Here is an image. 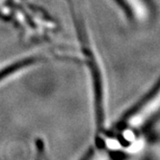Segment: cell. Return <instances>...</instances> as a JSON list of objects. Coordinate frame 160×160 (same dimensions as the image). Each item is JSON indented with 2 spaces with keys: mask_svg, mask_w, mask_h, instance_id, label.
<instances>
[{
  "mask_svg": "<svg viewBox=\"0 0 160 160\" xmlns=\"http://www.w3.org/2000/svg\"><path fill=\"white\" fill-rule=\"evenodd\" d=\"M106 146L108 147L109 150H112V151H120L122 148V144L120 143V141L117 139H112V138L106 141Z\"/></svg>",
  "mask_w": 160,
  "mask_h": 160,
  "instance_id": "obj_3",
  "label": "cell"
},
{
  "mask_svg": "<svg viewBox=\"0 0 160 160\" xmlns=\"http://www.w3.org/2000/svg\"><path fill=\"white\" fill-rule=\"evenodd\" d=\"M36 148H37V156L36 160H43L44 157V145L42 139H37L36 141Z\"/></svg>",
  "mask_w": 160,
  "mask_h": 160,
  "instance_id": "obj_2",
  "label": "cell"
},
{
  "mask_svg": "<svg viewBox=\"0 0 160 160\" xmlns=\"http://www.w3.org/2000/svg\"><path fill=\"white\" fill-rule=\"evenodd\" d=\"M160 110V89L156 94L143 104L128 119V124L130 128H138L151 120Z\"/></svg>",
  "mask_w": 160,
  "mask_h": 160,
  "instance_id": "obj_1",
  "label": "cell"
},
{
  "mask_svg": "<svg viewBox=\"0 0 160 160\" xmlns=\"http://www.w3.org/2000/svg\"><path fill=\"white\" fill-rule=\"evenodd\" d=\"M123 137H124V139H127L128 142H133L135 140V136H134V132L132 131V129H128L127 131H124L123 132Z\"/></svg>",
  "mask_w": 160,
  "mask_h": 160,
  "instance_id": "obj_4",
  "label": "cell"
}]
</instances>
